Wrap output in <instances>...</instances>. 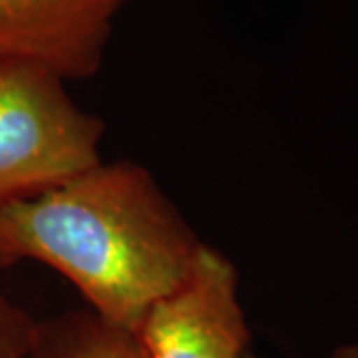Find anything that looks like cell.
<instances>
[{
  "label": "cell",
  "instance_id": "1",
  "mask_svg": "<svg viewBox=\"0 0 358 358\" xmlns=\"http://www.w3.org/2000/svg\"><path fill=\"white\" fill-rule=\"evenodd\" d=\"M201 243L154 173L131 159L0 207V268L46 265L86 308L128 331L185 277Z\"/></svg>",
  "mask_w": 358,
  "mask_h": 358
},
{
  "label": "cell",
  "instance_id": "2",
  "mask_svg": "<svg viewBox=\"0 0 358 358\" xmlns=\"http://www.w3.org/2000/svg\"><path fill=\"white\" fill-rule=\"evenodd\" d=\"M60 76L0 58V207L62 185L102 164L103 122Z\"/></svg>",
  "mask_w": 358,
  "mask_h": 358
},
{
  "label": "cell",
  "instance_id": "3",
  "mask_svg": "<svg viewBox=\"0 0 358 358\" xmlns=\"http://www.w3.org/2000/svg\"><path fill=\"white\" fill-rule=\"evenodd\" d=\"M131 333L145 358H257L239 299V271L207 243Z\"/></svg>",
  "mask_w": 358,
  "mask_h": 358
},
{
  "label": "cell",
  "instance_id": "4",
  "mask_svg": "<svg viewBox=\"0 0 358 358\" xmlns=\"http://www.w3.org/2000/svg\"><path fill=\"white\" fill-rule=\"evenodd\" d=\"M131 0H0V58L22 60L64 82L103 66L114 20Z\"/></svg>",
  "mask_w": 358,
  "mask_h": 358
},
{
  "label": "cell",
  "instance_id": "5",
  "mask_svg": "<svg viewBox=\"0 0 358 358\" xmlns=\"http://www.w3.org/2000/svg\"><path fill=\"white\" fill-rule=\"evenodd\" d=\"M30 358H145L136 334L90 308L38 320Z\"/></svg>",
  "mask_w": 358,
  "mask_h": 358
},
{
  "label": "cell",
  "instance_id": "6",
  "mask_svg": "<svg viewBox=\"0 0 358 358\" xmlns=\"http://www.w3.org/2000/svg\"><path fill=\"white\" fill-rule=\"evenodd\" d=\"M36 333L38 320L0 289V358H30Z\"/></svg>",
  "mask_w": 358,
  "mask_h": 358
},
{
  "label": "cell",
  "instance_id": "7",
  "mask_svg": "<svg viewBox=\"0 0 358 358\" xmlns=\"http://www.w3.org/2000/svg\"><path fill=\"white\" fill-rule=\"evenodd\" d=\"M329 358H358V345H343L334 348Z\"/></svg>",
  "mask_w": 358,
  "mask_h": 358
}]
</instances>
